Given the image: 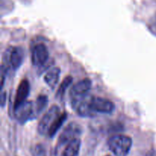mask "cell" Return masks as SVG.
Wrapping results in <instances>:
<instances>
[{
    "mask_svg": "<svg viewBox=\"0 0 156 156\" xmlns=\"http://www.w3.org/2000/svg\"><path fill=\"white\" fill-rule=\"evenodd\" d=\"M108 145L116 156H126L132 147L133 140L128 136L116 135L108 140Z\"/></svg>",
    "mask_w": 156,
    "mask_h": 156,
    "instance_id": "1",
    "label": "cell"
},
{
    "mask_svg": "<svg viewBox=\"0 0 156 156\" xmlns=\"http://www.w3.org/2000/svg\"><path fill=\"white\" fill-rule=\"evenodd\" d=\"M24 53L21 47H11L5 51L2 57V66L5 68L17 70L19 69L24 60Z\"/></svg>",
    "mask_w": 156,
    "mask_h": 156,
    "instance_id": "2",
    "label": "cell"
},
{
    "mask_svg": "<svg viewBox=\"0 0 156 156\" xmlns=\"http://www.w3.org/2000/svg\"><path fill=\"white\" fill-rule=\"evenodd\" d=\"M60 114V109L57 105H54L50 107L38 123V133L41 135H47L51 125Z\"/></svg>",
    "mask_w": 156,
    "mask_h": 156,
    "instance_id": "3",
    "label": "cell"
},
{
    "mask_svg": "<svg viewBox=\"0 0 156 156\" xmlns=\"http://www.w3.org/2000/svg\"><path fill=\"white\" fill-rule=\"evenodd\" d=\"M82 132V126L79 123L75 122L69 123L66 127L61 133L58 140V145L61 146L68 145L70 142L79 138Z\"/></svg>",
    "mask_w": 156,
    "mask_h": 156,
    "instance_id": "4",
    "label": "cell"
},
{
    "mask_svg": "<svg viewBox=\"0 0 156 156\" xmlns=\"http://www.w3.org/2000/svg\"><path fill=\"white\" fill-rule=\"evenodd\" d=\"M15 117L18 122L24 123L29 120L37 117L34 104L31 101H25L15 109Z\"/></svg>",
    "mask_w": 156,
    "mask_h": 156,
    "instance_id": "5",
    "label": "cell"
},
{
    "mask_svg": "<svg viewBox=\"0 0 156 156\" xmlns=\"http://www.w3.org/2000/svg\"><path fill=\"white\" fill-rule=\"evenodd\" d=\"M49 58V52L44 44H38L31 50V62L34 66H42Z\"/></svg>",
    "mask_w": 156,
    "mask_h": 156,
    "instance_id": "6",
    "label": "cell"
},
{
    "mask_svg": "<svg viewBox=\"0 0 156 156\" xmlns=\"http://www.w3.org/2000/svg\"><path fill=\"white\" fill-rule=\"evenodd\" d=\"M91 87V81L86 78L79 82H76L71 88L69 91V95L72 101L78 100L86 96Z\"/></svg>",
    "mask_w": 156,
    "mask_h": 156,
    "instance_id": "7",
    "label": "cell"
},
{
    "mask_svg": "<svg viewBox=\"0 0 156 156\" xmlns=\"http://www.w3.org/2000/svg\"><path fill=\"white\" fill-rule=\"evenodd\" d=\"M29 92H30V83L27 79H24L20 82L17 89L15 103H14V110L26 101Z\"/></svg>",
    "mask_w": 156,
    "mask_h": 156,
    "instance_id": "8",
    "label": "cell"
},
{
    "mask_svg": "<svg viewBox=\"0 0 156 156\" xmlns=\"http://www.w3.org/2000/svg\"><path fill=\"white\" fill-rule=\"evenodd\" d=\"M59 75H60V69L58 67H54L49 70L44 76V82L47 84L50 88H54L56 84L59 82Z\"/></svg>",
    "mask_w": 156,
    "mask_h": 156,
    "instance_id": "9",
    "label": "cell"
},
{
    "mask_svg": "<svg viewBox=\"0 0 156 156\" xmlns=\"http://www.w3.org/2000/svg\"><path fill=\"white\" fill-rule=\"evenodd\" d=\"M81 147L80 139H76L70 142L62 152V156H78Z\"/></svg>",
    "mask_w": 156,
    "mask_h": 156,
    "instance_id": "10",
    "label": "cell"
},
{
    "mask_svg": "<svg viewBox=\"0 0 156 156\" xmlns=\"http://www.w3.org/2000/svg\"><path fill=\"white\" fill-rule=\"evenodd\" d=\"M67 114L66 112L62 113V114H59V117L56 119L54 122L53 123V124L50 126V129L48 131V133L47 136L50 138H53L55 135H56V133L59 131V129H60L61 126H62V124L64 123V122L66 121V120L67 119Z\"/></svg>",
    "mask_w": 156,
    "mask_h": 156,
    "instance_id": "11",
    "label": "cell"
},
{
    "mask_svg": "<svg viewBox=\"0 0 156 156\" xmlns=\"http://www.w3.org/2000/svg\"><path fill=\"white\" fill-rule=\"evenodd\" d=\"M73 82V77L71 76H68L65 78V79L62 80V83L59 85V88H58L57 91H56V98L59 99H61L63 98L64 94H65L67 88H69L70 85Z\"/></svg>",
    "mask_w": 156,
    "mask_h": 156,
    "instance_id": "12",
    "label": "cell"
},
{
    "mask_svg": "<svg viewBox=\"0 0 156 156\" xmlns=\"http://www.w3.org/2000/svg\"><path fill=\"white\" fill-rule=\"evenodd\" d=\"M47 102H48V98H47V96L44 95V94H41V95L38 96L36 100V103L34 104L37 116L39 115L44 111V108L47 107Z\"/></svg>",
    "mask_w": 156,
    "mask_h": 156,
    "instance_id": "13",
    "label": "cell"
},
{
    "mask_svg": "<svg viewBox=\"0 0 156 156\" xmlns=\"http://www.w3.org/2000/svg\"><path fill=\"white\" fill-rule=\"evenodd\" d=\"M33 156H46V150L42 145H36L32 149Z\"/></svg>",
    "mask_w": 156,
    "mask_h": 156,
    "instance_id": "14",
    "label": "cell"
},
{
    "mask_svg": "<svg viewBox=\"0 0 156 156\" xmlns=\"http://www.w3.org/2000/svg\"><path fill=\"white\" fill-rule=\"evenodd\" d=\"M5 101H6V93L5 92V91H2L1 94V101H0V102H1V106L2 107V108L4 107Z\"/></svg>",
    "mask_w": 156,
    "mask_h": 156,
    "instance_id": "15",
    "label": "cell"
},
{
    "mask_svg": "<svg viewBox=\"0 0 156 156\" xmlns=\"http://www.w3.org/2000/svg\"><path fill=\"white\" fill-rule=\"evenodd\" d=\"M107 156H111V155H107Z\"/></svg>",
    "mask_w": 156,
    "mask_h": 156,
    "instance_id": "16",
    "label": "cell"
}]
</instances>
